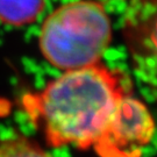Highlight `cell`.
<instances>
[{"instance_id": "1", "label": "cell", "mask_w": 157, "mask_h": 157, "mask_svg": "<svg viewBox=\"0 0 157 157\" xmlns=\"http://www.w3.org/2000/svg\"><path fill=\"white\" fill-rule=\"evenodd\" d=\"M129 92L128 82L119 70L97 63L65 70L41 91L26 93L21 102L50 147L95 151Z\"/></svg>"}, {"instance_id": "2", "label": "cell", "mask_w": 157, "mask_h": 157, "mask_svg": "<svg viewBox=\"0 0 157 157\" xmlns=\"http://www.w3.org/2000/svg\"><path fill=\"white\" fill-rule=\"evenodd\" d=\"M111 41V17L97 0H76L57 7L44 19L39 36L45 61L64 71L100 63Z\"/></svg>"}, {"instance_id": "3", "label": "cell", "mask_w": 157, "mask_h": 157, "mask_svg": "<svg viewBox=\"0 0 157 157\" xmlns=\"http://www.w3.org/2000/svg\"><path fill=\"white\" fill-rule=\"evenodd\" d=\"M155 129L148 107L129 92L122 98L106 137L95 152L100 157H141Z\"/></svg>"}, {"instance_id": "4", "label": "cell", "mask_w": 157, "mask_h": 157, "mask_svg": "<svg viewBox=\"0 0 157 157\" xmlns=\"http://www.w3.org/2000/svg\"><path fill=\"white\" fill-rule=\"evenodd\" d=\"M122 26L135 71L157 89V0H130Z\"/></svg>"}, {"instance_id": "5", "label": "cell", "mask_w": 157, "mask_h": 157, "mask_svg": "<svg viewBox=\"0 0 157 157\" xmlns=\"http://www.w3.org/2000/svg\"><path fill=\"white\" fill-rule=\"evenodd\" d=\"M45 0H0V21L12 27L34 23L43 13Z\"/></svg>"}, {"instance_id": "6", "label": "cell", "mask_w": 157, "mask_h": 157, "mask_svg": "<svg viewBox=\"0 0 157 157\" xmlns=\"http://www.w3.org/2000/svg\"><path fill=\"white\" fill-rule=\"evenodd\" d=\"M0 157H51L35 142L25 136L0 139Z\"/></svg>"}]
</instances>
